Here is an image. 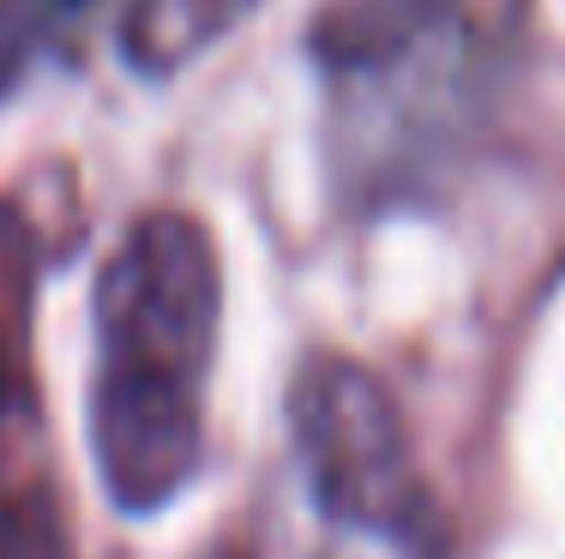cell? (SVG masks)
<instances>
[{
  "label": "cell",
  "instance_id": "cell-1",
  "mask_svg": "<svg viewBox=\"0 0 565 559\" xmlns=\"http://www.w3.org/2000/svg\"><path fill=\"white\" fill-rule=\"evenodd\" d=\"M223 343V252L193 211H145L90 295L85 439L103 494L157 517L205 458V397Z\"/></svg>",
  "mask_w": 565,
  "mask_h": 559
},
{
  "label": "cell",
  "instance_id": "cell-2",
  "mask_svg": "<svg viewBox=\"0 0 565 559\" xmlns=\"http://www.w3.org/2000/svg\"><path fill=\"white\" fill-rule=\"evenodd\" d=\"M331 175L355 205H403L476 121L481 36L463 0H343L313 24Z\"/></svg>",
  "mask_w": 565,
  "mask_h": 559
},
{
  "label": "cell",
  "instance_id": "cell-3",
  "mask_svg": "<svg viewBox=\"0 0 565 559\" xmlns=\"http://www.w3.org/2000/svg\"><path fill=\"white\" fill-rule=\"evenodd\" d=\"M289 451L319 524L385 559H451L403 409L355 362L319 355L289 385Z\"/></svg>",
  "mask_w": 565,
  "mask_h": 559
},
{
  "label": "cell",
  "instance_id": "cell-4",
  "mask_svg": "<svg viewBox=\"0 0 565 559\" xmlns=\"http://www.w3.org/2000/svg\"><path fill=\"white\" fill-rule=\"evenodd\" d=\"M259 12V0H127L120 12V61L139 78H174L205 61L223 36Z\"/></svg>",
  "mask_w": 565,
  "mask_h": 559
},
{
  "label": "cell",
  "instance_id": "cell-5",
  "mask_svg": "<svg viewBox=\"0 0 565 559\" xmlns=\"http://www.w3.org/2000/svg\"><path fill=\"white\" fill-rule=\"evenodd\" d=\"M90 12L97 0H0V103L73 55Z\"/></svg>",
  "mask_w": 565,
  "mask_h": 559
},
{
  "label": "cell",
  "instance_id": "cell-6",
  "mask_svg": "<svg viewBox=\"0 0 565 559\" xmlns=\"http://www.w3.org/2000/svg\"><path fill=\"white\" fill-rule=\"evenodd\" d=\"M19 343H24V325H19V301L0 289V416H7L12 391H19Z\"/></svg>",
  "mask_w": 565,
  "mask_h": 559
},
{
  "label": "cell",
  "instance_id": "cell-7",
  "mask_svg": "<svg viewBox=\"0 0 565 559\" xmlns=\"http://www.w3.org/2000/svg\"><path fill=\"white\" fill-rule=\"evenodd\" d=\"M0 559H31V541L19 536V529H12V517L0 512Z\"/></svg>",
  "mask_w": 565,
  "mask_h": 559
},
{
  "label": "cell",
  "instance_id": "cell-8",
  "mask_svg": "<svg viewBox=\"0 0 565 559\" xmlns=\"http://www.w3.org/2000/svg\"><path fill=\"white\" fill-rule=\"evenodd\" d=\"M211 559H247V553H228V548H217V553H211Z\"/></svg>",
  "mask_w": 565,
  "mask_h": 559
}]
</instances>
